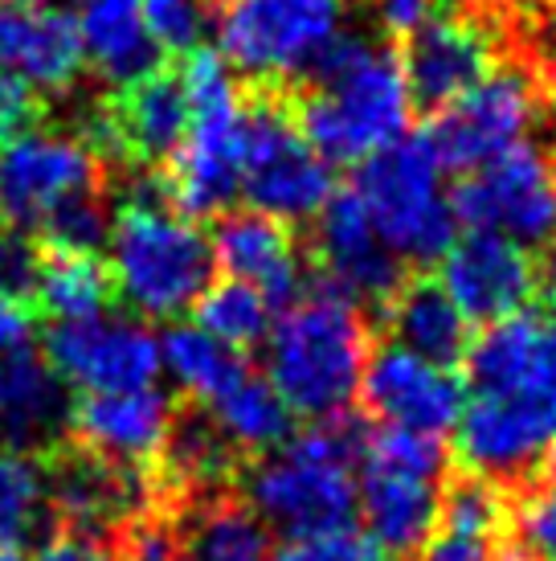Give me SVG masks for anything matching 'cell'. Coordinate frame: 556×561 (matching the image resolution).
I'll list each match as a JSON object with an SVG mask.
<instances>
[{"instance_id": "5b68a950", "label": "cell", "mask_w": 556, "mask_h": 561, "mask_svg": "<svg viewBox=\"0 0 556 561\" xmlns=\"http://www.w3.org/2000/svg\"><path fill=\"white\" fill-rule=\"evenodd\" d=\"M111 287L148 320H172L197 308L213 283V242L172 205L119 209L107 234Z\"/></svg>"}, {"instance_id": "52a82bcc", "label": "cell", "mask_w": 556, "mask_h": 561, "mask_svg": "<svg viewBox=\"0 0 556 561\" xmlns=\"http://www.w3.org/2000/svg\"><path fill=\"white\" fill-rule=\"evenodd\" d=\"M356 197L364 202L377 234L402 263H433L459 238L447 169L430 152L426 136H405L364 160L356 176Z\"/></svg>"}, {"instance_id": "6da1fadb", "label": "cell", "mask_w": 556, "mask_h": 561, "mask_svg": "<svg viewBox=\"0 0 556 561\" xmlns=\"http://www.w3.org/2000/svg\"><path fill=\"white\" fill-rule=\"evenodd\" d=\"M308 79L311 91L294 124L327 164H364L381 148L405 140L414 99L402 58L381 42L340 33Z\"/></svg>"}, {"instance_id": "83f0119b", "label": "cell", "mask_w": 556, "mask_h": 561, "mask_svg": "<svg viewBox=\"0 0 556 561\" xmlns=\"http://www.w3.org/2000/svg\"><path fill=\"white\" fill-rule=\"evenodd\" d=\"M209 405V419L217 422V431L230 438L238 451H275L278 443H287L294 435V414L291 405L278 398V390L270 386V377L242 369L225 390L217 393Z\"/></svg>"}, {"instance_id": "681fc988", "label": "cell", "mask_w": 556, "mask_h": 561, "mask_svg": "<svg viewBox=\"0 0 556 561\" xmlns=\"http://www.w3.org/2000/svg\"><path fill=\"white\" fill-rule=\"evenodd\" d=\"M553 181H556V160H553Z\"/></svg>"}, {"instance_id": "ffe728a7", "label": "cell", "mask_w": 556, "mask_h": 561, "mask_svg": "<svg viewBox=\"0 0 556 561\" xmlns=\"http://www.w3.org/2000/svg\"><path fill=\"white\" fill-rule=\"evenodd\" d=\"M188 127V94L181 75L152 70L148 79L124 87V94L99 111L91 119V131L82 140L99 157H136L139 164H155L176 152Z\"/></svg>"}, {"instance_id": "8d00e7d4", "label": "cell", "mask_w": 556, "mask_h": 561, "mask_svg": "<svg viewBox=\"0 0 556 561\" xmlns=\"http://www.w3.org/2000/svg\"><path fill=\"white\" fill-rule=\"evenodd\" d=\"M270 561H389V553L369 533L336 529L324 537H308V541H291L278 558Z\"/></svg>"}, {"instance_id": "836d02e7", "label": "cell", "mask_w": 556, "mask_h": 561, "mask_svg": "<svg viewBox=\"0 0 556 561\" xmlns=\"http://www.w3.org/2000/svg\"><path fill=\"white\" fill-rule=\"evenodd\" d=\"M511 520V504L503 496V483L483 480L475 471H466L459 480H450L442 488V525L454 537L466 541H491L503 533V525Z\"/></svg>"}, {"instance_id": "2e32d148", "label": "cell", "mask_w": 556, "mask_h": 561, "mask_svg": "<svg viewBox=\"0 0 556 561\" xmlns=\"http://www.w3.org/2000/svg\"><path fill=\"white\" fill-rule=\"evenodd\" d=\"M360 398L381 426L442 438L447 431H454V422L463 414L466 386L450 365L417 357L389 341L377 353H369V365L360 377Z\"/></svg>"}, {"instance_id": "d6a6232c", "label": "cell", "mask_w": 556, "mask_h": 561, "mask_svg": "<svg viewBox=\"0 0 556 561\" xmlns=\"http://www.w3.org/2000/svg\"><path fill=\"white\" fill-rule=\"evenodd\" d=\"M46 513V471L25 451L0 443V546L25 549Z\"/></svg>"}, {"instance_id": "d590c367", "label": "cell", "mask_w": 556, "mask_h": 561, "mask_svg": "<svg viewBox=\"0 0 556 561\" xmlns=\"http://www.w3.org/2000/svg\"><path fill=\"white\" fill-rule=\"evenodd\" d=\"M42 279V254L33 247L30 230L0 221V299H25L37 291Z\"/></svg>"}, {"instance_id": "277c9868", "label": "cell", "mask_w": 556, "mask_h": 561, "mask_svg": "<svg viewBox=\"0 0 556 561\" xmlns=\"http://www.w3.org/2000/svg\"><path fill=\"white\" fill-rule=\"evenodd\" d=\"M188 94V127L169 164V197L185 218L225 214L242 193L250 103H242L233 70L217 54H188L181 70Z\"/></svg>"}, {"instance_id": "f1b7e54d", "label": "cell", "mask_w": 556, "mask_h": 561, "mask_svg": "<svg viewBox=\"0 0 556 561\" xmlns=\"http://www.w3.org/2000/svg\"><path fill=\"white\" fill-rule=\"evenodd\" d=\"M160 360H164V374L197 402H213L217 393L246 369L242 348H230L225 341L209 336L201 324L172 328L160 341Z\"/></svg>"}, {"instance_id": "74e56055", "label": "cell", "mask_w": 556, "mask_h": 561, "mask_svg": "<svg viewBox=\"0 0 556 561\" xmlns=\"http://www.w3.org/2000/svg\"><path fill=\"white\" fill-rule=\"evenodd\" d=\"M516 529H520L528 549H536L544 561H556V483L536 488L516 508Z\"/></svg>"}, {"instance_id": "bcb514c9", "label": "cell", "mask_w": 556, "mask_h": 561, "mask_svg": "<svg viewBox=\"0 0 556 561\" xmlns=\"http://www.w3.org/2000/svg\"><path fill=\"white\" fill-rule=\"evenodd\" d=\"M0 4H49V0H0Z\"/></svg>"}, {"instance_id": "4316f807", "label": "cell", "mask_w": 556, "mask_h": 561, "mask_svg": "<svg viewBox=\"0 0 556 561\" xmlns=\"http://www.w3.org/2000/svg\"><path fill=\"white\" fill-rule=\"evenodd\" d=\"M389 332L393 344L438 365H454L471 348V320L447 296V287L430 279L402 283L389 296Z\"/></svg>"}, {"instance_id": "ab89813d", "label": "cell", "mask_w": 556, "mask_h": 561, "mask_svg": "<svg viewBox=\"0 0 556 561\" xmlns=\"http://www.w3.org/2000/svg\"><path fill=\"white\" fill-rule=\"evenodd\" d=\"M438 0H372V16L389 37H409L433 16Z\"/></svg>"}, {"instance_id": "1f68e13d", "label": "cell", "mask_w": 556, "mask_h": 561, "mask_svg": "<svg viewBox=\"0 0 556 561\" xmlns=\"http://www.w3.org/2000/svg\"><path fill=\"white\" fill-rule=\"evenodd\" d=\"M193 312L209 336L225 341L230 348H250V344L266 341V332L275 324V304L258 287L238 279L209 283Z\"/></svg>"}, {"instance_id": "8992f818", "label": "cell", "mask_w": 556, "mask_h": 561, "mask_svg": "<svg viewBox=\"0 0 556 561\" xmlns=\"http://www.w3.org/2000/svg\"><path fill=\"white\" fill-rule=\"evenodd\" d=\"M442 438L381 426L360 447L356 508L389 558H414L442 525Z\"/></svg>"}, {"instance_id": "e0dca14e", "label": "cell", "mask_w": 556, "mask_h": 561, "mask_svg": "<svg viewBox=\"0 0 556 561\" xmlns=\"http://www.w3.org/2000/svg\"><path fill=\"white\" fill-rule=\"evenodd\" d=\"M442 287L475 324H495L536 296V263L520 242L487 230H466L442 254Z\"/></svg>"}, {"instance_id": "9a60e30c", "label": "cell", "mask_w": 556, "mask_h": 561, "mask_svg": "<svg viewBox=\"0 0 556 561\" xmlns=\"http://www.w3.org/2000/svg\"><path fill=\"white\" fill-rule=\"evenodd\" d=\"M46 504L62 520V529L91 533L115 546V537L155 513L160 483L139 463H115L94 451L62 455L46 471Z\"/></svg>"}, {"instance_id": "7dc6e473", "label": "cell", "mask_w": 556, "mask_h": 561, "mask_svg": "<svg viewBox=\"0 0 556 561\" xmlns=\"http://www.w3.org/2000/svg\"><path fill=\"white\" fill-rule=\"evenodd\" d=\"M548 455H553V468H556V443H553V451H548Z\"/></svg>"}, {"instance_id": "7a4b0ae2", "label": "cell", "mask_w": 556, "mask_h": 561, "mask_svg": "<svg viewBox=\"0 0 556 561\" xmlns=\"http://www.w3.org/2000/svg\"><path fill=\"white\" fill-rule=\"evenodd\" d=\"M369 324L356 299L332 283L282 308L266 332V377L278 398L303 419H340L360 398V377L369 365Z\"/></svg>"}, {"instance_id": "ac0fdd59", "label": "cell", "mask_w": 556, "mask_h": 561, "mask_svg": "<svg viewBox=\"0 0 556 561\" xmlns=\"http://www.w3.org/2000/svg\"><path fill=\"white\" fill-rule=\"evenodd\" d=\"M311 221H315V254H320L332 287L348 299L389 304V296L405 283V263L385 247V238L377 234L356 188L332 193Z\"/></svg>"}, {"instance_id": "c3c4849f", "label": "cell", "mask_w": 556, "mask_h": 561, "mask_svg": "<svg viewBox=\"0 0 556 561\" xmlns=\"http://www.w3.org/2000/svg\"><path fill=\"white\" fill-rule=\"evenodd\" d=\"M459 4H479V0H459Z\"/></svg>"}, {"instance_id": "5bb4252c", "label": "cell", "mask_w": 556, "mask_h": 561, "mask_svg": "<svg viewBox=\"0 0 556 561\" xmlns=\"http://www.w3.org/2000/svg\"><path fill=\"white\" fill-rule=\"evenodd\" d=\"M46 360L66 386L82 393L148 390L164 374L160 336L152 328L111 312L58 324L46 341Z\"/></svg>"}, {"instance_id": "8fae6325", "label": "cell", "mask_w": 556, "mask_h": 561, "mask_svg": "<svg viewBox=\"0 0 556 561\" xmlns=\"http://www.w3.org/2000/svg\"><path fill=\"white\" fill-rule=\"evenodd\" d=\"M242 193L258 214L282 226L311 221L336 193L332 164L303 140L294 115L270 94L250 103Z\"/></svg>"}, {"instance_id": "484cf974", "label": "cell", "mask_w": 556, "mask_h": 561, "mask_svg": "<svg viewBox=\"0 0 556 561\" xmlns=\"http://www.w3.org/2000/svg\"><path fill=\"white\" fill-rule=\"evenodd\" d=\"M176 525L172 561H270V529L246 500L209 492Z\"/></svg>"}, {"instance_id": "30bf717a", "label": "cell", "mask_w": 556, "mask_h": 561, "mask_svg": "<svg viewBox=\"0 0 556 561\" xmlns=\"http://www.w3.org/2000/svg\"><path fill=\"white\" fill-rule=\"evenodd\" d=\"M91 193H103V157L82 136L25 124L0 144V221L42 230Z\"/></svg>"}, {"instance_id": "603a6c76", "label": "cell", "mask_w": 556, "mask_h": 561, "mask_svg": "<svg viewBox=\"0 0 556 561\" xmlns=\"http://www.w3.org/2000/svg\"><path fill=\"white\" fill-rule=\"evenodd\" d=\"M209 242H213V263L225 271V279L258 287L270 304H291L303 291L299 247L282 221L266 218L258 209L225 214Z\"/></svg>"}, {"instance_id": "7bdbcfd3", "label": "cell", "mask_w": 556, "mask_h": 561, "mask_svg": "<svg viewBox=\"0 0 556 561\" xmlns=\"http://www.w3.org/2000/svg\"><path fill=\"white\" fill-rule=\"evenodd\" d=\"M421 561H491V553L483 541H466V537L447 533V537H438L421 549Z\"/></svg>"}, {"instance_id": "60d3db41", "label": "cell", "mask_w": 556, "mask_h": 561, "mask_svg": "<svg viewBox=\"0 0 556 561\" xmlns=\"http://www.w3.org/2000/svg\"><path fill=\"white\" fill-rule=\"evenodd\" d=\"M33 341V316L21 299H0V357L30 348Z\"/></svg>"}, {"instance_id": "e575fe53", "label": "cell", "mask_w": 556, "mask_h": 561, "mask_svg": "<svg viewBox=\"0 0 556 561\" xmlns=\"http://www.w3.org/2000/svg\"><path fill=\"white\" fill-rule=\"evenodd\" d=\"M139 13L160 54H197L213 25L209 0H139Z\"/></svg>"}, {"instance_id": "cb8c5ba5", "label": "cell", "mask_w": 556, "mask_h": 561, "mask_svg": "<svg viewBox=\"0 0 556 561\" xmlns=\"http://www.w3.org/2000/svg\"><path fill=\"white\" fill-rule=\"evenodd\" d=\"M70 422L66 381L33 348L0 357V438L4 447L33 451L62 435Z\"/></svg>"}, {"instance_id": "7c38bea8", "label": "cell", "mask_w": 556, "mask_h": 561, "mask_svg": "<svg viewBox=\"0 0 556 561\" xmlns=\"http://www.w3.org/2000/svg\"><path fill=\"white\" fill-rule=\"evenodd\" d=\"M450 205L463 230L503 234L524 250L548 247L556 238L553 160L532 140L516 144L479 169L463 172V181L450 188Z\"/></svg>"}, {"instance_id": "d4e9b609", "label": "cell", "mask_w": 556, "mask_h": 561, "mask_svg": "<svg viewBox=\"0 0 556 561\" xmlns=\"http://www.w3.org/2000/svg\"><path fill=\"white\" fill-rule=\"evenodd\" d=\"M82 62L111 87H131L160 70V46L143 25L139 0H82L78 9Z\"/></svg>"}, {"instance_id": "7402d4cb", "label": "cell", "mask_w": 556, "mask_h": 561, "mask_svg": "<svg viewBox=\"0 0 556 561\" xmlns=\"http://www.w3.org/2000/svg\"><path fill=\"white\" fill-rule=\"evenodd\" d=\"M176 410L164 393L148 390H119V393H86L78 410H70L82 451H94L115 463H148L164 451L172 435Z\"/></svg>"}, {"instance_id": "4fadbf2b", "label": "cell", "mask_w": 556, "mask_h": 561, "mask_svg": "<svg viewBox=\"0 0 556 561\" xmlns=\"http://www.w3.org/2000/svg\"><path fill=\"white\" fill-rule=\"evenodd\" d=\"M471 393L524 405L556 422V308H520L466 348Z\"/></svg>"}, {"instance_id": "f6af8a7d", "label": "cell", "mask_w": 556, "mask_h": 561, "mask_svg": "<svg viewBox=\"0 0 556 561\" xmlns=\"http://www.w3.org/2000/svg\"><path fill=\"white\" fill-rule=\"evenodd\" d=\"M491 561H544L536 549H528V546H508V549H499Z\"/></svg>"}, {"instance_id": "ba28073f", "label": "cell", "mask_w": 556, "mask_h": 561, "mask_svg": "<svg viewBox=\"0 0 556 561\" xmlns=\"http://www.w3.org/2000/svg\"><path fill=\"white\" fill-rule=\"evenodd\" d=\"M217 58L246 79H308L348 33V0H225Z\"/></svg>"}, {"instance_id": "f546056e", "label": "cell", "mask_w": 556, "mask_h": 561, "mask_svg": "<svg viewBox=\"0 0 556 561\" xmlns=\"http://www.w3.org/2000/svg\"><path fill=\"white\" fill-rule=\"evenodd\" d=\"M164 468L181 492H209L225 483L238 468V447L217 431L209 414H185L172 422V435L164 443Z\"/></svg>"}, {"instance_id": "f35d334b", "label": "cell", "mask_w": 556, "mask_h": 561, "mask_svg": "<svg viewBox=\"0 0 556 561\" xmlns=\"http://www.w3.org/2000/svg\"><path fill=\"white\" fill-rule=\"evenodd\" d=\"M33 561H119V553H115V546L103 541V537L62 529L37 546Z\"/></svg>"}, {"instance_id": "44dd1931", "label": "cell", "mask_w": 556, "mask_h": 561, "mask_svg": "<svg viewBox=\"0 0 556 561\" xmlns=\"http://www.w3.org/2000/svg\"><path fill=\"white\" fill-rule=\"evenodd\" d=\"M78 21L58 4H0V79L30 94H66L82 75Z\"/></svg>"}, {"instance_id": "b9f144b4", "label": "cell", "mask_w": 556, "mask_h": 561, "mask_svg": "<svg viewBox=\"0 0 556 561\" xmlns=\"http://www.w3.org/2000/svg\"><path fill=\"white\" fill-rule=\"evenodd\" d=\"M30 115H33V94L25 87H16V82L0 79V144L30 124Z\"/></svg>"}, {"instance_id": "9c48e42d", "label": "cell", "mask_w": 556, "mask_h": 561, "mask_svg": "<svg viewBox=\"0 0 556 561\" xmlns=\"http://www.w3.org/2000/svg\"><path fill=\"white\" fill-rule=\"evenodd\" d=\"M544 115V87L528 66H491L466 94L438 111L426 144L447 172H471L532 136Z\"/></svg>"}, {"instance_id": "4dcf8cb0", "label": "cell", "mask_w": 556, "mask_h": 561, "mask_svg": "<svg viewBox=\"0 0 556 561\" xmlns=\"http://www.w3.org/2000/svg\"><path fill=\"white\" fill-rule=\"evenodd\" d=\"M111 275L107 266L99 263L94 254H62L54 250V259L42 263V279H37V291L33 296L42 299L58 324H70V320H91V316L107 312L111 304Z\"/></svg>"}, {"instance_id": "3957f363", "label": "cell", "mask_w": 556, "mask_h": 561, "mask_svg": "<svg viewBox=\"0 0 556 561\" xmlns=\"http://www.w3.org/2000/svg\"><path fill=\"white\" fill-rule=\"evenodd\" d=\"M364 435L352 422L324 419L291 435L246 471V504L270 533L291 541L348 529L356 516V463Z\"/></svg>"}, {"instance_id": "ee69618b", "label": "cell", "mask_w": 556, "mask_h": 561, "mask_svg": "<svg viewBox=\"0 0 556 561\" xmlns=\"http://www.w3.org/2000/svg\"><path fill=\"white\" fill-rule=\"evenodd\" d=\"M536 291H544L548 304L556 308V238L544 247V259L536 263Z\"/></svg>"}, {"instance_id": "d6986e66", "label": "cell", "mask_w": 556, "mask_h": 561, "mask_svg": "<svg viewBox=\"0 0 556 561\" xmlns=\"http://www.w3.org/2000/svg\"><path fill=\"white\" fill-rule=\"evenodd\" d=\"M495 66V33L479 16H430L405 37L402 70L417 107L442 111Z\"/></svg>"}]
</instances>
